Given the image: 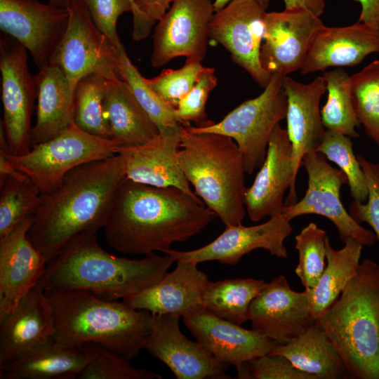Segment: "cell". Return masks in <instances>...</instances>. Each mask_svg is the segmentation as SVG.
Listing matches in <instances>:
<instances>
[{"mask_svg": "<svg viewBox=\"0 0 379 379\" xmlns=\"http://www.w3.org/2000/svg\"><path fill=\"white\" fill-rule=\"evenodd\" d=\"M216 217L197 196L175 187H154L125 178L104 227L105 239L124 254H166L173 244L187 241Z\"/></svg>", "mask_w": 379, "mask_h": 379, "instance_id": "obj_1", "label": "cell"}, {"mask_svg": "<svg viewBox=\"0 0 379 379\" xmlns=\"http://www.w3.org/2000/svg\"><path fill=\"white\" fill-rule=\"evenodd\" d=\"M125 178L117 154L78 166L55 190L41 194L27 236L47 262L73 237L104 228Z\"/></svg>", "mask_w": 379, "mask_h": 379, "instance_id": "obj_2", "label": "cell"}, {"mask_svg": "<svg viewBox=\"0 0 379 379\" xmlns=\"http://www.w3.org/2000/svg\"><path fill=\"white\" fill-rule=\"evenodd\" d=\"M175 260L155 253L140 260L113 255L98 244L96 233L80 234L49 260L37 286L44 291H85L121 300L159 281Z\"/></svg>", "mask_w": 379, "mask_h": 379, "instance_id": "obj_3", "label": "cell"}, {"mask_svg": "<svg viewBox=\"0 0 379 379\" xmlns=\"http://www.w3.org/2000/svg\"><path fill=\"white\" fill-rule=\"evenodd\" d=\"M53 310V339L69 345L93 343L128 361L138 357L150 332L152 314L85 291H45Z\"/></svg>", "mask_w": 379, "mask_h": 379, "instance_id": "obj_4", "label": "cell"}, {"mask_svg": "<svg viewBox=\"0 0 379 379\" xmlns=\"http://www.w3.org/2000/svg\"><path fill=\"white\" fill-rule=\"evenodd\" d=\"M340 296L315 321L350 378L379 379V264L365 259Z\"/></svg>", "mask_w": 379, "mask_h": 379, "instance_id": "obj_5", "label": "cell"}, {"mask_svg": "<svg viewBox=\"0 0 379 379\" xmlns=\"http://www.w3.org/2000/svg\"><path fill=\"white\" fill-rule=\"evenodd\" d=\"M179 165L195 194L226 226L245 217V168L235 141L218 133H194L182 126Z\"/></svg>", "mask_w": 379, "mask_h": 379, "instance_id": "obj_6", "label": "cell"}, {"mask_svg": "<svg viewBox=\"0 0 379 379\" xmlns=\"http://www.w3.org/2000/svg\"><path fill=\"white\" fill-rule=\"evenodd\" d=\"M0 147L14 168L26 175L41 193H49L71 171L117 154L119 145L113 139L90 134L72 122L58 135L32 146L22 155L10 154L5 139L0 140Z\"/></svg>", "mask_w": 379, "mask_h": 379, "instance_id": "obj_7", "label": "cell"}, {"mask_svg": "<svg viewBox=\"0 0 379 379\" xmlns=\"http://www.w3.org/2000/svg\"><path fill=\"white\" fill-rule=\"evenodd\" d=\"M284 78L279 74H272L258 96L242 102L219 122L206 120L199 125L185 127L194 133H218L232 138L242 156L246 173L252 174L265 160L275 127L286 118L287 98Z\"/></svg>", "mask_w": 379, "mask_h": 379, "instance_id": "obj_8", "label": "cell"}, {"mask_svg": "<svg viewBox=\"0 0 379 379\" xmlns=\"http://www.w3.org/2000/svg\"><path fill=\"white\" fill-rule=\"evenodd\" d=\"M65 33L49 65L60 68L74 91L78 81L91 74L107 80L122 79L118 48L96 27L82 0H70Z\"/></svg>", "mask_w": 379, "mask_h": 379, "instance_id": "obj_9", "label": "cell"}, {"mask_svg": "<svg viewBox=\"0 0 379 379\" xmlns=\"http://www.w3.org/2000/svg\"><path fill=\"white\" fill-rule=\"evenodd\" d=\"M0 72L4 127L8 153L22 155L31 149V118L37 97L34 76L28 67L27 50L4 33L0 37Z\"/></svg>", "mask_w": 379, "mask_h": 379, "instance_id": "obj_10", "label": "cell"}, {"mask_svg": "<svg viewBox=\"0 0 379 379\" xmlns=\"http://www.w3.org/2000/svg\"><path fill=\"white\" fill-rule=\"evenodd\" d=\"M307 174V189L305 196L291 206H285L282 213L289 220L315 214L331 220L345 243L353 238L364 246H373V232L362 227L345 208L340 200V189L347 179L340 169L333 168L319 152L306 154L301 161Z\"/></svg>", "mask_w": 379, "mask_h": 379, "instance_id": "obj_11", "label": "cell"}, {"mask_svg": "<svg viewBox=\"0 0 379 379\" xmlns=\"http://www.w3.org/2000/svg\"><path fill=\"white\" fill-rule=\"evenodd\" d=\"M214 13L213 0H173L154 27L151 65L159 68L181 56L201 62Z\"/></svg>", "mask_w": 379, "mask_h": 379, "instance_id": "obj_12", "label": "cell"}, {"mask_svg": "<svg viewBox=\"0 0 379 379\" xmlns=\"http://www.w3.org/2000/svg\"><path fill=\"white\" fill-rule=\"evenodd\" d=\"M266 9L256 0H232L214 13L208 27L209 39L224 46L232 60L263 88L272 76L260 61Z\"/></svg>", "mask_w": 379, "mask_h": 379, "instance_id": "obj_13", "label": "cell"}, {"mask_svg": "<svg viewBox=\"0 0 379 379\" xmlns=\"http://www.w3.org/2000/svg\"><path fill=\"white\" fill-rule=\"evenodd\" d=\"M319 17L303 8L265 12L260 53L263 69L271 75L284 77L300 71L314 37L324 25Z\"/></svg>", "mask_w": 379, "mask_h": 379, "instance_id": "obj_14", "label": "cell"}, {"mask_svg": "<svg viewBox=\"0 0 379 379\" xmlns=\"http://www.w3.org/2000/svg\"><path fill=\"white\" fill-rule=\"evenodd\" d=\"M67 8L39 0H0L1 30L19 41L39 69L48 65L69 21Z\"/></svg>", "mask_w": 379, "mask_h": 379, "instance_id": "obj_15", "label": "cell"}, {"mask_svg": "<svg viewBox=\"0 0 379 379\" xmlns=\"http://www.w3.org/2000/svg\"><path fill=\"white\" fill-rule=\"evenodd\" d=\"M293 152L287 131L279 124L268 142L265 160L253 184L246 189L244 205L253 222L282 213L298 201Z\"/></svg>", "mask_w": 379, "mask_h": 379, "instance_id": "obj_16", "label": "cell"}, {"mask_svg": "<svg viewBox=\"0 0 379 379\" xmlns=\"http://www.w3.org/2000/svg\"><path fill=\"white\" fill-rule=\"evenodd\" d=\"M292 232L291 220L281 213L259 225L247 227L240 224L226 227L215 239L199 248L188 251L171 249L166 254L175 261L198 264L215 260L223 265H235L246 254L262 248L272 255L286 259L288 251L284 241Z\"/></svg>", "mask_w": 379, "mask_h": 379, "instance_id": "obj_17", "label": "cell"}, {"mask_svg": "<svg viewBox=\"0 0 379 379\" xmlns=\"http://www.w3.org/2000/svg\"><path fill=\"white\" fill-rule=\"evenodd\" d=\"M179 319L172 314H152L144 348L167 366L176 378H231L225 372L226 364L182 334Z\"/></svg>", "mask_w": 379, "mask_h": 379, "instance_id": "obj_18", "label": "cell"}, {"mask_svg": "<svg viewBox=\"0 0 379 379\" xmlns=\"http://www.w3.org/2000/svg\"><path fill=\"white\" fill-rule=\"evenodd\" d=\"M248 320L253 330L279 344L297 338L315 322L307 292L291 289L283 275L267 283L253 300Z\"/></svg>", "mask_w": 379, "mask_h": 379, "instance_id": "obj_19", "label": "cell"}, {"mask_svg": "<svg viewBox=\"0 0 379 379\" xmlns=\"http://www.w3.org/2000/svg\"><path fill=\"white\" fill-rule=\"evenodd\" d=\"M182 125L159 133L140 145L119 147L126 178L158 187H175L197 196L190 187L178 160ZM198 197V196H197Z\"/></svg>", "mask_w": 379, "mask_h": 379, "instance_id": "obj_20", "label": "cell"}, {"mask_svg": "<svg viewBox=\"0 0 379 379\" xmlns=\"http://www.w3.org/2000/svg\"><path fill=\"white\" fill-rule=\"evenodd\" d=\"M33 218H27L0 239V321L37 285L46 267L27 236Z\"/></svg>", "mask_w": 379, "mask_h": 379, "instance_id": "obj_21", "label": "cell"}, {"mask_svg": "<svg viewBox=\"0 0 379 379\" xmlns=\"http://www.w3.org/2000/svg\"><path fill=\"white\" fill-rule=\"evenodd\" d=\"M197 341L219 361L239 368L270 354L279 344L254 330L242 328L206 310L182 318Z\"/></svg>", "mask_w": 379, "mask_h": 379, "instance_id": "obj_22", "label": "cell"}, {"mask_svg": "<svg viewBox=\"0 0 379 379\" xmlns=\"http://www.w3.org/2000/svg\"><path fill=\"white\" fill-rule=\"evenodd\" d=\"M175 268L152 286L121 301L152 314H172L186 317L204 310V293L207 275L197 264L177 260Z\"/></svg>", "mask_w": 379, "mask_h": 379, "instance_id": "obj_23", "label": "cell"}, {"mask_svg": "<svg viewBox=\"0 0 379 379\" xmlns=\"http://www.w3.org/2000/svg\"><path fill=\"white\" fill-rule=\"evenodd\" d=\"M55 331L52 307L36 285L0 321V368L47 342Z\"/></svg>", "mask_w": 379, "mask_h": 379, "instance_id": "obj_24", "label": "cell"}, {"mask_svg": "<svg viewBox=\"0 0 379 379\" xmlns=\"http://www.w3.org/2000/svg\"><path fill=\"white\" fill-rule=\"evenodd\" d=\"M287 98L286 131L292 146L293 170L296 181L303 157L317 152L326 129L324 126L320 100L326 91L323 75L309 84H302L289 76L284 78Z\"/></svg>", "mask_w": 379, "mask_h": 379, "instance_id": "obj_25", "label": "cell"}, {"mask_svg": "<svg viewBox=\"0 0 379 379\" xmlns=\"http://www.w3.org/2000/svg\"><path fill=\"white\" fill-rule=\"evenodd\" d=\"M373 53H379V29L359 22L345 27L324 25L300 72L307 74L331 67H353Z\"/></svg>", "mask_w": 379, "mask_h": 379, "instance_id": "obj_26", "label": "cell"}, {"mask_svg": "<svg viewBox=\"0 0 379 379\" xmlns=\"http://www.w3.org/2000/svg\"><path fill=\"white\" fill-rule=\"evenodd\" d=\"M91 358L84 346L53 338L0 368V379H74Z\"/></svg>", "mask_w": 379, "mask_h": 379, "instance_id": "obj_27", "label": "cell"}, {"mask_svg": "<svg viewBox=\"0 0 379 379\" xmlns=\"http://www.w3.org/2000/svg\"><path fill=\"white\" fill-rule=\"evenodd\" d=\"M36 119L30 132L31 147L58 135L74 122V91L58 67L48 65L34 76Z\"/></svg>", "mask_w": 379, "mask_h": 379, "instance_id": "obj_28", "label": "cell"}, {"mask_svg": "<svg viewBox=\"0 0 379 379\" xmlns=\"http://www.w3.org/2000/svg\"><path fill=\"white\" fill-rule=\"evenodd\" d=\"M103 107L112 139L119 147L143 144L159 133L123 79L107 80Z\"/></svg>", "mask_w": 379, "mask_h": 379, "instance_id": "obj_29", "label": "cell"}, {"mask_svg": "<svg viewBox=\"0 0 379 379\" xmlns=\"http://www.w3.org/2000/svg\"><path fill=\"white\" fill-rule=\"evenodd\" d=\"M270 354L285 357L295 368L317 379L350 378L333 343L315 323L292 341L278 344Z\"/></svg>", "mask_w": 379, "mask_h": 379, "instance_id": "obj_30", "label": "cell"}, {"mask_svg": "<svg viewBox=\"0 0 379 379\" xmlns=\"http://www.w3.org/2000/svg\"><path fill=\"white\" fill-rule=\"evenodd\" d=\"M344 244L343 248L335 250L326 238L327 262L324 272L314 288L305 289L315 321L334 303L357 272L364 245L353 238H349Z\"/></svg>", "mask_w": 379, "mask_h": 379, "instance_id": "obj_31", "label": "cell"}, {"mask_svg": "<svg viewBox=\"0 0 379 379\" xmlns=\"http://www.w3.org/2000/svg\"><path fill=\"white\" fill-rule=\"evenodd\" d=\"M266 284L252 278L208 281L204 293V310L241 325L248 320L250 305Z\"/></svg>", "mask_w": 379, "mask_h": 379, "instance_id": "obj_32", "label": "cell"}, {"mask_svg": "<svg viewBox=\"0 0 379 379\" xmlns=\"http://www.w3.org/2000/svg\"><path fill=\"white\" fill-rule=\"evenodd\" d=\"M322 75L328 92L321 110L324 126L351 138L359 137L356 128L360 123L354 107L350 76L341 68L324 71Z\"/></svg>", "mask_w": 379, "mask_h": 379, "instance_id": "obj_33", "label": "cell"}, {"mask_svg": "<svg viewBox=\"0 0 379 379\" xmlns=\"http://www.w3.org/2000/svg\"><path fill=\"white\" fill-rule=\"evenodd\" d=\"M0 239L27 218L34 216L41 192L24 173L16 171L0 183Z\"/></svg>", "mask_w": 379, "mask_h": 379, "instance_id": "obj_34", "label": "cell"}, {"mask_svg": "<svg viewBox=\"0 0 379 379\" xmlns=\"http://www.w3.org/2000/svg\"><path fill=\"white\" fill-rule=\"evenodd\" d=\"M107 80L91 74L78 81L74 89V122L90 134L112 139L103 107Z\"/></svg>", "mask_w": 379, "mask_h": 379, "instance_id": "obj_35", "label": "cell"}, {"mask_svg": "<svg viewBox=\"0 0 379 379\" xmlns=\"http://www.w3.org/2000/svg\"><path fill=\"white\" fill-rule=\"evenodd\" d=\"M350 77L357 119L367 135L379 147V60Z\"/></svg>", "mask_w": 379, "mask_h": 379, "instance_id": "obj_36", "label": "cell"}, {"mask_svg": "<svg viewBox=\"0 0 379 379\" xmlns=\"http://www.w3.org/2000/svg\"><path fill=\"white\" fill-rule=\"evenodd\" d=\"M352 146L351 138L326 130L317 152L335 163L346 175L353 201L364 203L368 197V187Z\"/></svg>", "mask_w": 379, "mask_h": 379, "instance_id": "obj_37", "label": "cell"}, {"mask_svg": "<svg viewBox=\"0 0 379 379\" xmlns=\"http://www.w3.org/2000/svg\"><path fill=\"white\" fill-rule=\"evenodd\" d=\"M122 79L136 100L157 126L159 132L179 124L175 109L169 107L147 84L145 78L131 62L121 44L118 47Z\"/></svg>", "mask_w": 379, "mask_h": 379, "instance_id": "obj_38", "label": "cell"}, {"mask_svg": "<svg viewBox=\"0 0 379 379\" xmlns=\"http://www.w3.org/2000/svg\"><path fill=\"white\" fill-rule=\"evenodd\" d=\"M326 232L314 222L309 223L295 237L298 263L295 269L305 289L314 288L325 268Z\"/></svg>", "mask_w": 379, "mask_h": 379, "instance_id": "obj_39", "label": "cell"}, {"mask_svg": "<svg viewBox=\"0 0 379 379\" xmlns=\"http://www.w3.org/2000/svg\"><path fill=\"white\" fill-rule=\"evenodd\" d=\"M91 355L78 379H161V375L145 368H135L130 361L100 345L84 344Z\"/></svg>", "mask_w": 379, "mask_h": 379, "instance_id": "obj_40", "label": "cell"}, {"mask_svg": "<svg viewBox=\"0 0 379 379\" xmlns=\"http://www.w3.org/2000/svg\"><path fill=\"white\" fill-rule=\"evenodd\" d=\"M204 67L201 62L186 60L182 67L165 69L158 76L145 78V80L169 107L175 109L180 100L195 84Z\"/></svg>", "mask_w": 379, "mask_h": 379, "instance_id": "obj_41", "label": "cell"}, {"mask_svg": "<svg viewBox=\"0 0 379 379\" xmlns=\"http://www.w3.org/2000/svg\"><path fill=\"white\" fill-rule=\"evenodd\" d=\"M217 82L215 69L204 67L195 84L180 100L175 109L180 124L188 126L190 122H194L197 126L206 121L207 100L210 92L215 88Z\"/></svg>", "mask_w": 379, "mask_h": 379, "instance_id": "obj_42", "label": "cell"}, {"mask_svg": "<svg viewBox=\"0 0 379 379\" xmlns=\"http://www.w3.org/2000/svg\"><path fill=\"white\" fill-rule=\"evenodd\" d=\"M239 378L317 379L295 368L285 357L267 354L244 363L237 368Z\"/></svg>", "mask_w": 379, "mask_h": 379, "instance_id": "obj_43", "label": "cell"}, {"mask_svg": "<svg viewBox=\"0 0 379 379\" xmlns=\"http://www.w3.org/2000/svg\"><path fill=\"white\" fill-rule=\"evenodd\" d=\"M357 157L366 178L368 197L364 203L352 201L349 213L359 224L369 225L379 240V163H373L360 154Z\"/></svg>", "mask_w": 379, "mask_h": 379, "instance_id": "obj_44", "label": "cell"}, {"mask_svg": "<svg viewBox=\"0 0 379 379\" xmlns=\"http://www.w3.org/2000/svg\"><path fill=\"white\" fill-rule=\"evenodd\" d=\"M96 27L118 48L122 44L117 31V20L132 11L130 0H82Z\"/></svg>", "mask_w": 379, "mask_h": 379, "instance_id": "obj_45", "label": "cell"}, {"mask_svg": "<svg viewBox=\"0 0 379 379\" xmlns=\"http://www.w3.org/2000/svg\"><path fill=\"white\" fill-rule=\"evenodd\" d=\"M173 0H134L132 39L140 41L146 39L154 25L163 17Z\"/></svg>", "mask_w": 379, "mask_h": 379, "instance_id": "obj_46", "label": "cell"}, {"mask_svg": "<svg viewBox=\"0 0 379 379\" xmlns=\"http://www.w3.org/2000/svg\"><path fill=\"white\" fill-rule=\"evenodd\" d=\"M361 6L359 22L379 29V0H354Z\"/></svg>", "mask_w": 379, "mask_h": 379, "instance_id": "obj_47", "label": "cell"}, {"mask_svg": "<svg viewBox=\"0 0 379 379\" xmlns=\"http://www.w3.org/2000/svg\"><path fill=\"white\" fill-rule=\"evenodd\" d=\"M285 8H303L320 16L325 9L324 0H283Z\"/></svg>", "mask_w": 379, "mask_h": 379, "instance_id": "obj_48", "label": "cell"}, {"mask_svg": "<svg viewBox=\"0 0 379 379\" xmlns=\"http://www.w3.org/2000/svg\"><path fill=\"white\" fill-rule=\"evenodd\" d=\"M232 0H213L214 11L217 12L224 8L228 3ZM265 8H267L270 0H256Z\"/></svg>", "mask_w": 379, "mask_h": 379, "instance_id": "obj_49", "label": "cell"}, {"mask_svg": "<svg viewBox=\"0 0 379 379\" xmlns=\"http://www.w3.org/2000/svg\"><path fill=\"white\" fill-rule=\"evenodd\" d=\"M70 0H48V4L53 6L67 8Z\"/></svg>", "mask_w": 379, "mask_h": 379, "instance_id": "obj_50", "label": "cell"}, {"mask_svg": "<svg viewBox=\"0 0 379 379\" xmlns=\"http://www.w3.org/2000/svg\"><path fill=\"white\" fill-rule=\"evenodd\" d=\"M130 1L131 3V4H132V9H133L134 0H130Z\"/></svg>", "mask_w": 379, "mask_h": 379, "instance_id": "obj_51", "label": "cell"}]
</instances>
